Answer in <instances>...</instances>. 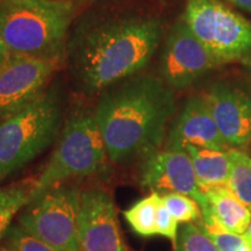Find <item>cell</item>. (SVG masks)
Listing matches in <instances>:
<instances>
[{
	"label": "cell",
	"instance_id": "22",
	"mask_svg": "<svg viewBox=\"0 0 251 251\" xmlns=\"http://www.w3.org/2000/svg\"><path fill=\"white\" fill-rule=\"evenodd\" d=\"M1 242L17 248L19 251H58L48 243L43 242L33 235L27 233L19 225H11L4 235Z\"/></svg>",
	"mask_w": 251,
	"mask_h": 251
},
{
	"label": "cell",
	"instance_id": "27",
	"mask_svg": "<svg viewBox=\"0 0 251 251\" xmlns=\"http://www.w3.org/2000/svg\"><path fill=\"white\" fill-rule=\"evenodd\" d=\"M0 251H19V250L17 248L7 246V244H2V246H0Z\"/></svg>",
	"mask_w": 251,
	"mask_h": 251
},
{
	"label": "cell",
	"instance_id": "15",
	"mask_svg": "<svg viewBox=\"0 0 251 251\" xmlns=\"http://www.w3.org/2000/svg\"><path fill=\"white\" fill-rule=\"evenodd\" d=\"M187 152L192 161L198 183L202 191L216 186H227L230 158L228 150H216L202 147L186 146Z\"/></svg>",
	"mask_w": 251,
	"mask_h": 251
},
{
	"label": "cell",
	"instance_id": "14",
	"mask_svg": "<svg viewBox=\"0 0 251 251\" xmlns=\"http://www.w3.org/2000/svg\"><path fill=\"white\" fill-rule=\"evenodd\" d=\"M209 209L216 221L229 231L244 234L251 220V209L244 205L227 186H216L203 191Z\"/></svg>",
	"mask_w": 251,
	"mask_h": 251
},
{
	"label": "cell",
	"instance_id": "3",
	"mask_svg": "<svg viewBox=\"0 0 251 251\" xmlns=\"http://www.w3.org/2000/svg\"><path fill=\"white\" fill-rule=\"evenodd\" d=\"M75 11L70 0H2L0 39L12 52L61 55Z\"/></svg>",
	"mask_w": 251,
	"mask_h": 251
},
{
	"label": "cell",
	"instance_id": "21",
	"mask_svg": "<svg viewBox=\"0 0 251 251\" xmlns=\"http://www.w3.org/2000/svg\"><path fill=\"white\" fill-rule=\"evenodd\" d=\"M174 247L175 251H219L212 238L196 222L183 224Z\"/></svg>",
	"mask_w": 251,
	"mask_h": 251
},
{
	"label": "cell",
	"instance_id": "13",
	"mask_svg": "<svg viewBox=\"0 0 251 251\" xmlns=\"http://www.w3.org/2000/svg\"><path fill=\"white\" fill-rule=\"evenodd\" d=\"M186 146L229 150L202 96L188 98L171 125L166 149L184 150Z\"/></svg>",
	"mask_w": 251,
	"mask_h": 251
},
{
	"label": "cell",
	"instance_id": "12",
	"mask_svg": "<svg viewBox=\"0 0 251 251\" xmlns=\"http://www.w3.org/2000/svg\"><path fill=\"white\" fill-rule=\"evenodd\" d=\"M141 185L159 194L177 192L193 198L202 208L208 200L198 183L192 161L184 150H157L143 159Z\"/></svg>",
	"mask_w": 251,
	"mask_h": 251
},
{
	"label": "cell",
	"instance_id": "16",
	"mask_svg": "<svg viewBox=\"0 0 251 251\" xmlns=\"http://www.w3.org/2000/svg\"><path fill=\"white\" fill-rule=\"evenodd\" d=\"M34 186L35 179L27 178L0 187V242L14 216L31 200Z\"/></svg>",
	"mask_w": 251,
	"mask_h": 251
},
{
	"label": "cell",
	"instance_id": "7",
	"mask_svg": "<svg viewBox=\"0 0 251 251\" xmlns=\"http://www.w3.org/2000/svg\"><path fill=\"white\" fill-rule=\"evenodd\" d=\"M181 19L218 67L251 56V21L221 0H186Z\"/></svg>",
	"mask_w": 251,
	"mask_h": 251
},
{
	"label": "cell",
	"instance_id": "23",
	"mask_svg": "<svg viewBox=\"0 0 251 251\" xmlns=\"http://www.w3.org/2000/svg\"><path fill=\"white\" fill-rule=\"evenodd\" d=\"M178 224L179 222L169 212V209L162 202V199L159 200L156 215V234L170 240L175 246L176 241H177L178 230H179Z\"/></svg>",
	"mask_w": 251,
	"mask_h": 251
},
{
	"label": "cell",
	"instance_id": "17",
	"mask_svg": "<svg viewBox=\"0 0 251 251\" xmlns=\"http://www.w3.org/2000/svg\"><path fill=\"white\" fill-rule=\"evenodd\" d=\"M161 196L151 192L148 197L135 202L130 208L124 212L128 225L137 235L143 237H151L156 234V215Z\"/></svg>",
	"mask_w": 251,
	"mask_h": 251
},
{
	"label": "cell",
	"instance_id": "9",
	"mask_svg": "<svg viewBox=\"0 0 251 251\" xmlns=\"http://www.w3.org/2000/svg\"><path fill=\"white\" fill-rule=\"evenodd\" d=\"M215 67L218 64L211 52L183 19L178 20L169 31L162 51V79L171 89H187Z\"/></svg>",
	"mask_w": 251,
	"mask_h": 251
},
{
	"label": "cell",
	"instance_id": "19",
	"mask_svg": "<svg viewBox=\"0 0 251 251\" xmlns=\"http://www.w3.org/2000/svg\"><path fill=\"white\" fill-rule=\"evenodd\" d=\"M202 216L198 225L212 238L219 251H251V243L244 234L229 231L216 221L209 206L201 209Z\"/></svg>",
	"mask_w": 251,
	"mask_h": 251
},
{
	"label": "cell",
	"instance_id": "26",
	"mask_svg": "<svg viewBox=\"0 0 251 251\" xmlns=\"http://www.w3.org/2000/svg\"><path fill=\"white\" fill-rule=\"evenodd\" d=\"M241 64H242L243 67L246 68L247 70L249 71V74L251 75V56H249V57L242 59V61H241Z\"/></svg>",
	"mask_w": 251,
	"mask_h": 251
},
{
	"label": "cell",
	"instance_id": "5",
	"mask_svg": "<svg viewBox=\"0 0 251 251\" xmlns=\"http://www.w3.org/2000/svg\"><path fill=\"white\" fill-rule=\"evenodd\" d=\"M108 159L94 109L77 107L65 119L57 146L35 179L33 198L56 184L100 174Z\"/></svg>",
	"mask_w": 251,
	"mask_h": 251
},
{
	"label": "cell",
	"instance_id": "8",
	"mask_svg": "<svg viewBox=\"0 0 251 251\" xmlns=\"http://www.w3.org/2000/svg\"><path fill=\"white\" fill-rule=\"evenodd\" d=\"M62 61L63 54L33 56L9 52L0 65V121L39 99Z\"/></svg>",
	"mask_w": 251,
	"mask_h": 251
},
{
	"label": "cell",
	"instance_id": "25",
	"mask_svg": "<svg viewBox=\"0 0 251 251\" xmlns=\"http://www.w3.org/2000/svg\"><path fill=\"white\" fill-rule=\"evenodd\" d=\"M9 52H11V50H9L7 47H6L4 41L0 39V65H1L2 63L5 62V59L7 58Z\"/></svg>",
	"mask_w": 251,
	"mask_h": 251
},
{
	"label": "cell",
	"instance_id": "10",
	"mask_svg": "<svg viewBox=\"0 0 251 251\" xmlns=\"http://www.w3.org/2000/svg\"><path fill=\"white\" fill-rule=\"evenodd\" d=\"M202 97L229 148H248L251 142V84L218 80Z\"/></svg>",
	"mask_w": 251,
	"mask_h": 251
},
{
	"label": "cell",
	"instance_id": "28",
	"mask_svg": "<svg viewBox=\"0 0 251 251\" xmlns=\"http://www.w3.org/2000/svg\"><path fill=\"white\" fill-rule=\"evenodd\" d=\"M244 235H246V237L249 240V242L251 243V220H250V224H249V226H248V229H247L246 233H244Z\"/></svg>",
	"mask_w": 251,
	"mask_h": 251
},
{
	"label": "cell",
	"instance_id": "11",
	"mask_svg": "<svg viewBox=\"0 0 251 251\" xmlns=\"http://www.w3.org/2000/svg\"><path fill=\"white\" fill-rule=\"evenodd\" d=\"M79 251H127L122 241L111 193L94 186L81 190Z\"/></svg>",
	"mask_w": 251,
	"mask_h": 251
},
{
	"label": "cell",
	"instance_id": "18",
	"mask_svg": "<svg viewBox=\"0 0 251 251\" xmlns=\"http://www.w3.org/2000/svg\"><path fill=\"white\" fill-rule=\"evenodd\" d=\"M230 170L227 187L251 209V157L242 150L230 148Z\"/></svg>",
	"mask_w": 251,
	"mask_h": 251
},
{
	"label": "cell",
	"instance_id": "6",
	"mask_svg": "<svg viewBox=\"0 0 251 251\" xmlns=\"http://www.w3.org/2000/svg\"><path fill=\"white\" fill-rule=\"evenodd\" d=\"M80 198L74 181L50 186L21 209L18 225L58 251H79Z\"/></svg>",
	"mask_w": 251,
	"mask_h": 251
},
{
	"label": "cell",
	"instance_id": "20",
	"mask_svg": "<svg viewBox=\"0 0 251 251\" xmlns=\"http://www.w3.org/2000/svg\"><path fill=\"white\" fill-rule=\"evenodd\" d=\"M162 202L178 222H199L201 220V207L193 198L177 192L162 193Z\"/></svg>",
	"mask_w": 251,
	"mask_h": 251
},
{
	"label": "cell",
	"instance_id": "4",
	"mask_svg": "<svg viewBox=\"0 0 251 251\" xmlns=\"http://www.w3.org/2000/svg\"><path fill=\"white\" fill-rule=\"evenodd\" d=\"M63 120V92L51 85L27 107L0 121V179L45 151L58 136Z\"/></svg>",
	"mask_w": 251,
	"mask_h": 251
},
{
	"label": "cell",
	"instance_id": "24",
	"mask_svg": "<svg viewBox=\"0 0 251 251\" xmlns=\"http://www.w3.org/2000/svg\"><path fill=\"white\" fill-rule=\"evenodd\" d=\"M227 1L234 5L235 7H238L251 13V0H227Z\"/></svg>",
	"mask_w": 251,
	"mask_h": 251
},
{
	"label": "cell",
	"instance_id": "2",
	"mask_svg": "<svg viewBox=\"0 0 251 251\" xmlns=\"http://www.w3.org/2000/svg\"><path fill=\"white\" fill-rule=\"evenodd\" d=\"M162 31L157 18H114L89 25L70 43L72 74L86 93H100L143 70Z\"/></svg>",
	"mask_w": 251,
	"mask_h": 251
},
{
	"label": "cell",
	"instance_id": "29",
	"mask_svg": "<svg viewBox=\"0 0 251 251\" xmlns=\"http://www.w3.org/2000/svg\"><path fill=\"white\" fill-rule=\"evenodd\" d=\"M0 1H2V0H0Z\"/></svg>",
	"mask_w": 251,
	"mask_h": 251
},
{
	"label": "cell",
	"instance_id": "1",
	"mask_svg": "<svg viewBox=\"0 0 251 251\" xmlns=\"http://www.w3.org/2000/svg\"><path fill=\"white\" fill-rule=\"evenodd\" d=\"M176 109L174 91L152 75H134L101 91L94 114L109 161L127 163L157 151Z\"/></svg>",
	"mask_w": 251,
	"mask_h": 251
}]
</instances>
